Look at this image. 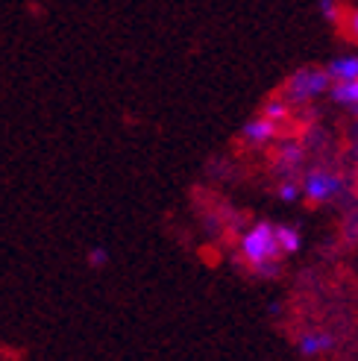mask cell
Masks as SVG:
<instances>
[{"instance_id": "1", "label": "cell", "mask_w": 358, "mask_h": 361, "mask_svg": "<svg viewBox=\"0 0 358 361\" xmlns=\"http://www.w3.org/2000/svg\"><path fill=\"white\" fill-rule=\"evenodd\" d=\"M238 259L261 279H273L282 270V250L276 241V224L259 221L241 232L238 238Z\"/></svg>"}, {"instance_id": "2", "label": "cell", "mask_w": 358, "mask_h": 361, "mask_svg": "<svg viewBox=\"0 0 358 361\" xmlns=\"http://www.w3.org/2000/svg\"><path fill=\"white\" fill-rule=\"evenodd\" d=\"M329 88H332V80L326 74V68L306 65V68H297L294 74L285 80L279 97L294 109V106H309V103H314L320 97H326Z\"/></svg>"}, {"instance_id": "3", "label": "cell", "mask_w": 358, "mask_h": 361, "mask_svg": "<svg viewBox=\"0 0 358 361\" xmlns=\"http://www.w3.org/2000/svg\"><path fill=\"white\" fill-rule=\"evenodd\" d=\"M300 188H302V200H309L314 206H329V203H338V200H344L347 197L350 179L341 171L317 165V168L302 173Z\"/></svg>"}, {"instance_id": "4", "label": "cell", "mask_w": 358, "mask_h": 361, "mask_svg": "<svg viewBox=\"0 0 358 361\" xmlns=\"http://www.w3.org/2000/svg\"><path fill=\"white\" fill-rule=\"evenodd\" d=\"M282 135V126H276L273 121H267L264 115H256L249 118L244 126H241V141L247 147H264V144H271Z\"/></svg>"}, {"instance_id": "5", "label": "cell", "mask_w": 358, "mask_h": 361, "mask_svg": "<svg viewBox=\"0 0 358 361\" xmlns=\"http://www.w3.org/2000/svg\"><path fill=\"white\" fill-rule=\"evenodd\" d=\"M297 350L302 358H323L335 350V335L326 329H309L297 338Z\"/></svg>"}, {"instance_id": "6", "label": "cell", "mask_w": 358, "mask_h": 361, "mask_svg": "<svg viewBox=\"0 0 358 361\" xmlns=\"http://www.w3.org/2000/svg\"><path fill=\"white\" fill-rule=\"evenodd\" d=\"M326 68V74L332 82H350V80H358V53H341L335 56Z\"/></svg>"}, {"instance_id": "7", "label": "cell", "mask_w": 358, "mask_h": 361, "mask_svg": "<svg viewBox=\"0 0 358 361\" xmlns=\"http://www.w3.org/2000/svg\"><path fill=\"white\" fill-rule=\"evenodd\" d=\"M276 165H279V171H285L288 176H294L302 165H306V147H302V144H294V141H285L282 147H279Z\"/></svg>"}, {"instance_id": "8", "label": "cell", "mask_w": 358, "mask_h": 361, "mask_svg": "<svg viewBox=\"0 0 358 361\" xmlns=\"http://www.w3.org/2000/svg\"><path fill=\"white\" fill-rule=\"evenodd\" d=\"M276 241H279L282 256H297L302 250V232L291 224H276Z\"/></svg>"}, {"instance_id": "9", "label": "cell", "mask_w": 358, "mask_h": 361, "mask_svg": "<svg viewBox=\"0 0 358 361\" xmlns=\"http://www.w3.org/2000/svg\"><path fill=\"white\" fill-rule=\"evenodd\" d=\"M291 112H294V109H291V106L285 103L282 97H271V100L261 106V112H259V115H264L267 121H273L276 126H285V123L291 121Z\"/></svg>"}, {"instance_id": "10", "label": "cell", "mask_w": 358, "mask_h": 361, "mask_svg": "<svg viewBox=\"0 0 358 361\" xmlns=\"http://www.w3.org/2000/svg\"><path fill=\"white\" fill-rule=\"evenodd\" d=\"M276 197L282 203H300L302 200V188H300V179L288 176V179H282V183L276 185Z\"/></svg>"}, {"instance_id": "11", "label": "cell", "mask_w": 358, "mask_h": 361, "mask_svg": "<svg viewBox=\"0 0 358 361\" xmlns=\"http://www.w3.org/2000/svg\"><path fill=\"white\" fill-rule=\"evenodd\" d=\"M317 9H320V15H323V21H326V24H332V27H341L344 9H341V4H338V0H320Z\"/></svg>"}, {"instance_id": "12", "label": "cell", "mask_w": 358, "mask_h": 361, "mask_svg": "<svg viewBox=\"0 0 358 361\" xmlns=\"http://www.w3.org/2000/svg\"><path fill=\"white\" fill-rule=\"evenodd\" d=\"M341 27H344V32H347V39L358 44V6H350V9L344 12Z\"/></svg>"}, {"instance_id": "13", "label": "cell", "mask_w": 358, "mask_h": 361, "mask_svg": "<svg viewBox=\"0 0 358 361\" xmlns=\"http://www.w3.org/2000/svg\"><path fill=\"white\" fill-rule=\"evenodd\" d=\"M106 262H109V252H106L103 247L88 250V264H92V267H106Z\"/></svg>"}, {"instance_id": "14", "label": "cell", "mask_w": 358, "mask_h": 361, "mask_svg": "<svg viewBox=\"0 0 358 361\" xmlns=\"http://www.w3.org/2000/svg\"><path fill=\"white\" fill-rule=\"evenodd\" d=\"M344 229H347V238H350V241H355V238H358V212H355V214H350Z\"/></svg>"}]
</instances>
